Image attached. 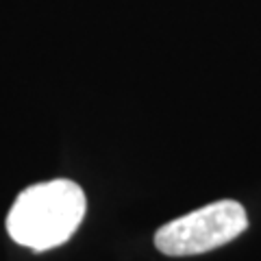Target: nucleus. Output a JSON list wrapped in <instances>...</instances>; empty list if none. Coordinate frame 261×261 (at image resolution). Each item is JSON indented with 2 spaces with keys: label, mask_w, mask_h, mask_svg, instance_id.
<instances>
[{
  "label": "nucleus",
  "mask_w": 261,
  "mask_h": 261,
  "mask_svg": "<svg viewBox=\"0 0 261 261\" xmlns=\"http://www.w3.org/2000/svg\"><path fill=\"white\" fill-rule=\"evenodd\" d=\"M87 211L81 185L68 178L27 187L9 209L7 233L24 248L44 252L68 242Z\"/></svg>",
  "instance_id": "nucleus-1"
},
{
  "label": "nucleus",
  "mask_w": 261,
  "mask_h": 261,
  "mask_svg": "<svg viewBox=\"0 0 261 261\" xmlns=\"http://www.w3.org/2000/svg\"><path fill=\"white\" fill-rule=\"evenodd\" d=\"M246 226L248 216L240 202L218 200L163 224L154 233V246L168 257L202 255L240 238Z\"/></svg>",
  "instance_id": "nucleus-2"
}]
</instances>
